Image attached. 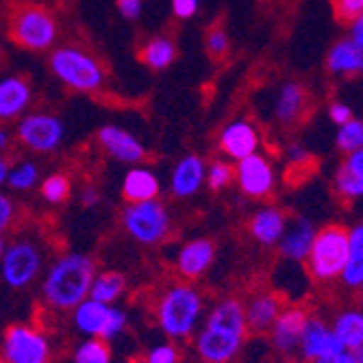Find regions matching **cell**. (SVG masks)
Returning <instances> with one entry per match:
<instances>
[{
  "instance_id": "1",
  "label": "cell",
  "mask_w": 363,
  "mask_h": 363,
  "mask_svg": "<svg viewBox=\"0 0 363 363\" xmlns=\"http://www.w3.org/2000/svg\"><path fill=\"white\" fill-rule=\"evenodd\" d=\"M248 340L244 303L226 296L213 303L194 333V350L203 363H233Z\"/></svg>"
},
{
  "instance_id": "2",
  "label": "cell",
  "mask_w": 363,
  "mask_h": 363,
  "mask_svg": "<svg viewBox=\"0 0 363 363\" xmlns=\"http://www.w3.org/2000/svg\"><path fill=\"white\" fill-rule=\"evenodd\" d=\"M96 261L85 252L59 255L42 277V303L57 313L72 311L89 296Z\"/></svg>"
},
{
  "instance_id": "3",
  "label": "cell",
  "mask_w": 363,
  "mask_h": 363,
  "mask_svg": "<svg viewBox=\"0 0 363 363\" xmlns=\"http://www.w3.org/2000/svg\"><path fill=\"white\" fill-rule=\"evenodd\" d=\"M152 313L163 335L172 342H185L194 337L205 318V296L187 281L170 283L157 296Z\"/></svg>"
},
{
  "instance_id": "4",
  "label": "cell",
  "mask_w": 363,
  "mask_h": 363,
  "mask_svg": "<svg viewBox=\"0 0 363 363\" xmlns=\"http://www.w3.org/2000/svg\"><path fill=\"white\" fill-rule=\"evenodd\" d=\"M7 40L28 52H48L59 44V18L48 5L33 0H16L5 16Z\"/></svg>"
},
{
  "instance_id": "5",
  "label": "cell",
  "mask_w": 363,
  "mask_h": 363,
  "mask_svg": "<svg viewBox=\"0 0 363 363\" xmlns=\"http://www.w3.org/2000/svg\"><path fill=\"white\" fill-rule=\"evenodd\" d=\"M50 74L70 91L77 94H101L107 87V70L101 57L81 44H57L48 50Z\"/></svg>"
},
{
  "instance_id": "6",
  "label": "cell",
  "mask_w": 363,
  "mask_h": 363,
  "mask_svg": "<svg viewBox=\"0 0 363 363\" xmlns=\"http://www.w3.org/2000/svg\"><path fill=\"white\" fill-rule=\"evenodd\" d=\"M348 259V228L344 224L331 222L315 230L309 255L303 261L309 279L315 285L331 287L340 283Z\"/></svg>"
},
{
  "instance_id": "7",
  "label": "cell",
  "mask_w": 363,
  "mask_h": 363,
  "mask_svg": "<svg viewBox=\"0 0 363 363\" xmlns=\"http://www.w3.org/2000/svg\"><path fill=\"white\" fill-rule=\"evenodd\" d=\"M120 222L130 240H135L138 244L148 248L161 246L172 233L170 211L159 198L126 205V209L120 216Z\"/></svg>"
},
{
  "instance_id": "8",
  "label": "cell",
  "mask_w": 363,
  "mask_h": 363,
  "mask_svg": "<svg viewBox=\"0 0 363 363\" xmlns=\"http://www.w3.org/2000/svg\"><path fill=\"white\" fill-rule=\"evenodd\" d=\"M16 142L35 155H50L59 150L65 140V124L50 111H26L13 130Z\"/></svg>"
},
{
  "instance_id": "9",
  "label": "cell",
  "mask_w": 363,
  "mask_h": 363,
  "mask_svg": "<svg viewBox=\"0 0 363 363\" xmlns=\"http://www.w3.org/2000/svg\"><path fill=\"white\" fill-rule=\"evenodd\" d=\"M44 270V252L38 242L18 238L7 244L0 257V277L11 289H26Z\"/></svg>"
},
{
  "instance_id": "10",
  "label": "cell",
  "mask_w": 363,
  "mask_h": 363,
  "mask_svg": "<svg viewBox=\"0 0 363 363\" xmlns=\"http://www.w3.org/2000/svg\"><path fill=\"white\" fill-rule=\"evenodd\" d=\"M70 313H72V324L81 335L98 337L105 342H111L118 335H122V331L128 324L126 311H122L116 305L98 303L94 298H85Z\"/></svg>"
},
{
  "instance_id": "11",
  "label": "cell",
  "mask_w": 363,
  "mask_h": 363,
  "mask_svg": "<svg viewBox=\"0 0 363 363\" xmlns=\"http://www.w3.org/2000/svg\"><path fill=\"white\" fill-rule=\"evenodd\" d=\"M3 359L7 363H52L50 337L38 324H11L3 335Z\"/></svg>"
},
{
  "instance_id": "12",
  "label": "cell",
  "mask_w": 363,
  "mask_h": 363,
  "mask_svg": "<svg viewBox=\"0 0 363 363\" xmlns=\"http://www.w3.org/2000/svg\"><path fill=\"white\" fill-rule=\"evenodd\" d=\"M235 181L240 191L252 201H266L277 187V174L270 159L259 152L235 161Z\"/></svg>"
},
{
  "instance_id": "13",
  "label": "cell",
  "mask_w": 363,
  "mask_h": 363,
  "mask_svg": "<svg viewBox=\"0 0 363 363\" xmlns=\"http://www.w3.org/2000/svg\"><path fill=\"white\" fill-rule=\"evenodd\" d=\"M307 320H309V311L303 305H289L281 309L279 318L274 320V324L268 331L270 346L279 357L283 359L298 357L301 337H303Z\"/></svg>"
},
{
  "instance_id": "14",
  "label": "cell",
  "mask_w": 363,
  "mask_h": 363,
  "mask_svg": "<svg viewBox=\"0 0 363 363\" xmlns=\"http://www.w3.org/2000/svg\"><path fill=\"white\" fill-rule=\"evenodd\" d=\"M311 107V94L307 85L301 81H287L279 89L274 101V120L283 128H296L309 118Z\"/></svg>"
},
{
  "instance_id": "15",
  "label": "cell",
  "mask_w": 363,
  "mask_h": 363,
  "mask_svg": "<svg viewBox=\"0 0 363 363\" xmlns=\"http://www.w3.org/2000/svg\"><path fill=\"white\" fill-rule=\"evenodd\" d=\"M96 142L111 159L120 163H142L146 159V146L130 133V130L118 126V124H105L98 128Z\"/></svg>"
},
{
  "instance_id": "16",
  "label": "cell",
  "mask_w": 363,
  "mask_h": 363,
  "mask_svg": "<svg viewBox=\"0 0 363 363\" xmlns=\"http://www.w3.org/2000/svg\"><path fill=\"white\" fill-rule=\"evenodd\" d=\"M216 261V242L209 238H194L185 242L177 257H174V270L185 281H196L207 274V270Z\"/></svg>"
},
{
  "instance_id": "17",
  "label": "cell",
  "mask_w": 363,
  "mask_h": 363,
  "mask_svg": "<svg viewBox=\"0 0 363 363\" xmlns=\"http://www.w3.org/2000/svg\"><path fill=\"white\" fill-rule=\"evenodd\" d=\"M33 103V83L26 74L0 77V122H18Z\"/></svg>"
},
{
  "instance_id": "18",
  "label": "cell",
  "mask_w": 363,
  "mask_h": 363,
  "mask_svg": "<svg viewBox=\"0 0 363 363\" xmlns=\"http://www.w3.org/2000/svg\"><path fill=\"white\" fill-rule=\"evenodd\" d=\"M340 350H344V346L335 337L331 324L320 315L309 313V320L305 324V331L301 337V348H298L301 359L305 363H313L322 357H328V354L340 352Z\"/></svg>"
},
{
  "instance_id": "19",
  "label": "cell",
  "mask_w": 363,
  "mask_h": 363,
  "mask_svg": "<svg viewBox=\"0 0 363 363\" xmlns=\"http://www.w3.org/2000/svg\"><path fill=\"white\" fill-rule=\"evenodd\" d=\"M259 142H261L259 128L246 118H238L233 122L224 124V128L218 135V146H220L222 155L233 161L255 155L259 148Z\"/></svg>"
},
{
  "instance_id": "20",
  "label": "cell",
  "mask_w": 363,
  "mask_h": 363,
  "mask_svg": "<svg viewBox=\"0 0 363 363\" xmlns=\"http://www.w3.org/2000/svg\"><path fill=\"white\" fill-rule=\"evenodd\" d=\"M283 307H285V303L277 291L261 289V291H255L252 296H248V301L244 303L248 333L268 335L270 326L274 324V320L279 318Z\"/></svg>"
},
{
  "instance_id": "21",
  "label": "cell",
  "mask_w": 363,
  "mask_h": 363,
  "mask_svg": "<svg viewBox=\"0 0 363 363\" xmlns=\"http://www.w3.org/2000/svg\"><path fill=\"white\" fill-rule=\"evenodd\" d=\"M207 166L201 155H185L170 174V191L174 198H191L205 187Z\"/></svg>"
},
{
  "instance_id": "22",
  "label": "cell",
  "mask_w": 363,
  "mask_h": 363,
  "mask_svg": "<svg viewBox=\"0 0 363 363\" xmlns=\"http://www.w3.org/2000/svg\"><path fill=\"white\" fill-rule=\"evenodd\" d=\"M285 226H287V213L274 205H266L257 209L250 220H248V233L250 238L266 246V248H272L279 244V240L283 238L285 233Z\"/></svg>"
},
{
  "instance_id": "23",
  "label": "cell",
  "mask_w": 363,
  "mask_h": 363,
  "mask_svg": "<svg viewBox=\"0 0 363 363\" xmlns=\"http://www.w3.org/2000/svg\"><path fill=\"white\" fill-rule=\"evenodd\" d=\"M315 238V226L307 218H294L291 222L287 220L285 233L279 240V252L283 259L294 261V263H303L309 255L311 242Z\"/></svg>"
},
{
  "instance_id": "24",
  "label": "cell",
  "mask_w": 363,
  "mask_h": 363,
  "mask_svg": "<svg viewBox=\"0 0 363 363\" xmlns=\"http://www.w3.org/2000/svg\"><path fill=\"white\" fill-rule=\"evenodd\" d=\"M335 194L344 203L363 198V148L346 155L335 174Z\"/></svg>"
},
{
  "instance_id": "25",
  "label": "cell",
  "mask_w": 363,
  "mask_h": 363,
  "mask_svg": "<svg viewBox=\"0 0 363 363\" xmlns=\"http://www.w3.org/2000/svg\"><path fill=\"white\" fill-rule=\"evenodd\" d=\"M159 191H161L159 177L150 168L142 166V163H135L122 179V198L128 205L152 201V198H159Z\"/></svg>"
},
{
  "instance_id": "26",
  "label": "cell",
  "mask_w": 363,
  "mask_h": 363,
  "mask_svg": "<svg viewBox=\"0 0 363 363\" xmlns=\"http://www.w3.org/2000/svg\"><path fill=\"white\" fill-rule=\"evenodd\" d=\"M340 283L346 291H363V222L348 228V259Z\"/></svg>"
},
{
  "instance_id": "27",
  "label": "cell",
  "mask_w": 363,
  "mask_h": 363,
  "mask_svg": "<svg viewBox=\"0 0 363 363\" xmlns=\"http://www.w3.org/2000/svg\"><path fill=\"white\" fill-rule=\"evenodd\" d=\"M177 57H179V48H177L174 40L168 35H152L138 48L140 63H144L152 72L168 70L177 61Z\"/></svg>"
},
{
  "instance_id": "28",
  "label": "cell",
  "mask_w": 363,
  "mask_h": 363,
  "mask_svg": "<svg viewBox=\"0 0 363 363\" xmlns=\"http://www.w3.org/2000/svg\"><path fill=\"white\" fill-rule=\"evenodd\" d=\"M326 70L337 77L363 74V48H359L350 40L337 42L326 55Z\"/></svg>"
},
{
  "instance_id": "29",
  "label": "cell",
  "mask_w": 363,
  "mask_h": 363,
  "mask_svg": "<svg viewBox=\"0 0 363 363\" xmlns=\"http://www.w3.org/2000/svg\"><path fill=\"white\" fill-rule=\"evenodd\" d=\"M331 328L346 350H354L357 346L363 344V309L359 307L342 309L333 318Z\"/></svg>"
},
{
  "instance_id": "30",
  "label": "cell",
  "mask_w": 363,
  "mask_h": 363,
  "mask_svg": "<svg viewBox=\"0 0 363 363\" xmlns=\"http://www.w3.org/2000/svg\"><path fill=\"white\" fill-rule=\"evenodd\" d=\"M124 291H126V277L122 272H113V270L96 272L87 298H94L105 305H116Z\"/></svg>"
},
{
  "instance_id": "31",
  "label": "cell",
  "mask_w": 363,
  "mask_h": 363,
  "mask_svg": "<svg viewBox=\"0 0 363 363\" xmlns=\"http://www.w3.org/2000/svg\"><path fill=\"white\" fill-rule=\"evenodd\" d=\"M40 194L48 205H63L72 194V179L65 172H52L42 181Z\"/></svg>"
},
{
  "instance_id": "32",
  "label": "cell",
  "mask_w": 363,
  "mask_h": 363,
  "mask_svg": "<svg viewBox=\"0 0 363 363\" xmlns=\"http://www.w3.org/2000/svg\"><path fill=\"white\" fill-rule=\"evenodd\" d=\"M109 342L98 337H85L72 354V363H111Z\"/></svg>"
},
{
  "instance_id": "33",
  "label": "cell",
  "mask_w": 363,
  "mask_h": 363,
  "mask_svg": "<svg viewBox=\"0 0 363 363\" xmlns=\"http://www.w3.org/2000/svg\"><path fill=\"white\" fill-rule=\"evenodd\" d=\"M205 52L211 61H224L230 52V38L222 22L211 24L205 30Z\"/></svg>"
},
{
  "instance_id": "34",
  "label": "cell",
  "mask_w": 363,
  "mask_h": 363,
  "mask_svg": "<svg viewBox=\"0 0 363 363\" xmlns=\"http://www.w3.org/2000/svg\"><path fill=\"white\" fill-rule=\"evenodd\" d=\"M40 181V168L33 161H20L9 168L7 185L16 191H28L38 185Z\"/></svg>"
},
{
  "instance_id": "35",
  "label": "cell",
  "mask_w": 363,
  "mask_h": 363,
  "mask_svg": "<svg viewBox=\"0 0 363 363\" xmlns=\"http://www.w3.org/2000/svg\"><path fill=\"white\" fill-rule=\"evenodd\" d=\"M337 148L344 155H350L359 148H363V120L350 118L344 122L337 130Z\"/></svg>"
},
{
  "instance_id": "36",
  "label": "cell",
  "mask_w": 363,
  "mask_h": 363,
  "mask_svg": "<svg viewBox=\"0 0 363 363\" xmlns=\"http://www.w3.org/2000/svg\"><path fill=\"white\" fill-rule=\"evenodd\" d=\"M235 181V166H230L228 161H213L211 166L207 168V177H205V185L211 191H222L224 187H228L230 183Z\"/></svg>"
},
{
  "instance_id": "37",
  "label": "cell",
  "mask_w": 363,
  "mask_h": 363,
  "mask_svg": "<svg viewBox=\"0 0 363 363\" xmlns=\"http://www.w3.org/2000/svg\"><path fill=\"white\" fill-rule=\"evenodd\" d=\"M146 363H179V348L172 342L157 344L146 352Z\"/></svg>"
},
{
  "instance_id": "38",
  "label": "cell",
  "mask_w": 363,
  "mask_h": 363,
  "mask_svg": "<svg viewBox=\"0 0 363 363\" xmlns=\"http://www.w3.org/2000/svg\"><path fill=\"white\" fill-rule=\"evenodd\" d=\"M363 11V0H333V13L337 22H352Z\"/></svg>"
},
{
  "instance_id": "39",
  "label": "cell",
  "mask_w": 363,
  "mask_h": 363,
  "mask_svg": "<svg viewBox=\"0 0 363 363\" xmlns=\"http://www.w3.org/2000/svg\"><path fill=\"white\" fill-rule=\"evenodd\" d=\"M18 220V207L13 203V198L5 191H0V230H9Z\"/></svg>"
},
{
  "instance_id": "40",
  "label": "cell",
  "mask_w": 363,
  "mask_h": 363,
  "mask_svg": "<svg viewBox=\"0 0 363 363\" xmlns=\"http://www.w3.org/2000/svg\"><path fill=\"white\" fill-rule=\"evenodd\" d=\"M170 7H172L174 18L189 20L201 9V0H170Z\"/></svg>"
},
{
  "instance_id": "41",
  "label": "cell",
  "mask_w": 363,
  "mask_h": 363,
  "mask_svg": "<svg viewBox=\"0 0 363 363\" xmlns=\"http://www.w3.org/2000/svg\"><path fill=\"white\" fill-rule=\"evenodd\" d=\"M116 7L124 20H138L142 9H144V0H116Z\"/></svg>"
},
{
  "instance_id": "42",
  "label": "cell",
  "mask_w": 363,
  "mask_h": 363,
  "mask_svg": "<svg viewBox=\"0 0 363 363\" xmlns=\"http://www.w3.org/2000/svg\"><path fill=\"white\" fill-rule=\"evenodd\" d=\"M328 118H331L335 124H344L352 118V109L344 103H331V107H328Z\"/></svg>"
},
{
  "instance_id": "43",
  "label": "cell",
  "mask_w": 363,
  "mask_h": 363,
  "mask_svg": "<svg viewBox=\"0 0 363 363\" xmlns=\"http://www.w3.org/2000/svg\"><path fill=\"white\" fill-rule=\"evenodd\" d=\"M79 201H81V205H83L85 209H91V207H96L98 203H101V194H98V189H96L94 185H85V187L81 189Z\"/></svg>"
},
{
  "instance_id": "44",
  "label": "cell",
  "mask_w": 363,
  "mask_h": 363,
  "mask_svg": "<svg viewBox=\"0 0 363 363\" xmlns=\"http://www.w3.org/2000/svg\"><path fill=\"white\" fill-rule=\"evenodd\" d=\"M350 42H354L359 48H363V11L350 22Z\"/></svg>"
},
{
  "instance_id": "45",
  "label": "cell",
  "mask_w": 363,
  "mask_h": 363,
  "mask_svg": "<svg viewBox=\"0 0 363 363\" xmlns=\"http://www.w3.org/2000/svg\"><path fill=\"white\" fill-rule=\"evenodd\" d=\"M313 363H354V357L350 350H340V352H333V354H328V357H322Z\"/></svg>"
},
{
  "instance_id": "46",
  "label": "cell",
  "mask_w": 363,
  "mask_h": 363,
  "mask_svg": "<svg viewBox=\"0 0 363 363\" xmlns=\"http://www.w3.org/2000/svg\"><path fill=\"white\" fill-rule=\"evenodd\" d=\"M16 142V138H13V133H11V130L3 124V126H0V155H7L9 150H11V144Z\"/></svg>"
},
{
  "instance_id": "47",
  "label": "cell",
  "mask_w": 363,
  "mask_h": 363,
  "mask_svg": "<svg viewBox=\"0 0 363 363\" xmlns=\"http://www.w3.org/2000/svg\"><path fill=\"white\" fill-rule=\"evenodd\" d=\"M9 168H11V163H9L3 155H0V185H5V183H7Z\"/></svg>"
},
{
  "instance_id": "48",
  "label": "cell",
  "mask_w": 363,
  "mask_h": 363,
  "mask_svg": "<svg viewBox=\"0 0 363 363\" xmlns=\"http://www.w3.org/2000/svg\"><path fill=\"white\" fill-rule=\"evenodd\" d=\"M350 352H352V357H354V363H363V344L357 346V348L350 350Z\"/></svg>"
},
{
  "instance_id": "49",
  "label": "cell",
  "mask_w": 363,
  "mask_h": 363,
  "mask_svg": "<svg viewBox=\"0 0 363 363\" xmlns=\"http://www.w3.org/2000/svg\"><path fill=\"white\" fill-rule=\"evenodd\" d=\"M7 238H5V233H3V230H0V257H3V252H5V248H7Z\"/></svg>"
},
{
  "instance_id": "50",
  "label": "cell",
  "mask_w": 363,
  "mask_h": 363,
  "mask_svg": "<svg viewBox=\"0 0 363 363\" xmlns=\"http://www.w3.org/2000/svg\"><path fill=\"white\" fill-rule=\"evenodd\" d=\"M5 57H7V55H5V48H3V44H0V65L5 63Z\"/></svg>"
},
{
  "instance_id": "51",
  "label": "cell",
  "mask_w": 363,
  "mask_h": 363,
  "mask_svg": "<svg viewBox=\"0 0 363 363\" xmlns=\"http://www.w3.org/2000/svg\"><path fill=\"white\" fill-rule=\"evenodd\" d=\"M52 5H68V3H72V0H50Z\"/></svg>"
},
{
  "instance_id": "52",
  "label": "cell",
  "mask_w": 363,
  "mask_h": 363,
  "mask_svg": "<svg viewBox=\"0 0 363 363\" xmlns=\"http://www.w3.org/2000/svg\"><path fill=\"white\" fill-rule=\"evenodd\" d=\"M0 363H7V361H5V359H3V354H0Z\"/></svg>"
},
{
  "instance_id": "53",
  "label": "cell",
  "mask_w": 363,
  "mask_h": 363,
  "mask_svg": "<svg viewBox=\"0 0 363 363\" xmlns=\"http://www.w3.org/2000/svg\"><path fill=\"white\" fill-rule=\"evenodd\" d=\"M294 363H305V361H294Z\"/></svg>"
}]
</instances>
